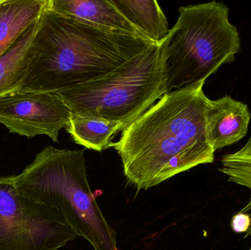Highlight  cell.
Returning <instances> with one entry per match:
<instances>
[{
	"label": "cell",
	"instance_id": "obj_2",
	"mask_svg": "<svg viewBox=\"0 0 251 250\" xmlns=\"http://www.w3.org/2000/svg\"><path fill=\"white\" fill-rule=\"evenodd\" d=\"M155 44L60 14L48 2L16 91L57 92L76 88L114 71Z\"/></svg>",
	"mask_w": 251,
	"mask_h": 250
},
{
	"label": "cell",
	"instance_id": "obj_11",
	"mask_svg": "<svg viewBox=\"0 0 251 250\" xmlns=\"http://www.w3.org/2000/svg\"><path fill=\"white\" fill-rule=\"evenodd\" d=\"M122 16L147 39L159 44L169 32L162 9L154 0H110Z\"/></svg>",
	"mask_w": 251,
	"mask_h": 250
},
{
	"label": "cell",
	"instance_id": "obj_9",
	"mask_svg": "<svg viewBox=\"0 0 251 250\" xmlns=\"http://www.w3.org/2000/svg\"><path fill=\"white\" fill-rule=\"evenodd\" d=\"M49 7L97 27L147 39L122 16L110 0H49Z\"/></svg>",
	"mask_w": 251,
	"mask_h": 250
},
{
	"label": "cell",
	"instance_id": "obj_7",
	"mask_svg": "<svg viewBox=\"0 0 251 250\" xmlns=\"http://www.w3.org/2000/svg\"><path fill=\"white\" fill-rule=\"evenodd\" d=\"M72 112L56 92H14L0 97V124L28 139L45 135L58 142Z\"/></svg>",
	"mask_w": 251,
	"mask_h": 250
},
{
	"label": "cell",
	"instance_id": "obj_15",
	"mask_svg": "<svg viewBox=\"0 0 251 250\" xmlns=\"http://www.w3.org/2000/svg\"><path fill=\"white\" fill-rule=\"evenodd\" d=\"M251 226L250 217L242 211L235 214L231 220V228L235 233H246L250 229Z\"/></svg>",
	"mask_w": 251,
	"mask_h": 250
},
{
	"label": "cell",
	"instance_id": "obj_12",
	"mask_svg": "<svg viewBox=\"0 0 251 250\" xmlns=\"http://www.w3.org/2000/svg\"><path fill=\"white\" fill-rule=\"evenodd\" d=\"M66 129L78 145L101 152L110 148L113 136L123 127L116 122L72 113Z\"/></svg>",
	"mask_w": 251,
	"mask_h": 250
},
{
	"label": "cell",
	"instance_id": "obj_1",
	"mask_svg": "<svg viewBox=\"0 0 251 250\" xmlns=\"http://www.w3.org/2000/svg\"><path fill=\"white\" fill-rule=\"evenodd\" d=\"M205 82L165 94L122 131L110 147L122 159L126 180L150 189L176 175L214 161L206 134Z\"/></svg>",
	"mask_w": 251,
	"mask_h": 250
},
{
	"label": "cell",
	"instance_id": "obj_13",
	"mask_svg": "<svg viewBox=\"0 0 251 250\" xmlns=\"http://www.w3.org/2000/svg\"><path fill=\"white\" fill-rule=\"evenodd\" d=\"M38 21L22 34L14 45L0 57V97L16 91L22 82L27 66L28 51L36 32Z\"/></svg>",
	"mask_w": 251,
	"mask_h": 250
},
{
	"label": "cell",
	"instance_id": "obj_4",
	"mask_svg": "<svg viewBox=\"0 0 251 250\" xmlns=\"http://www.w3.org/2000/svg\"><path fill=\"white\" fill-rule=\"evenodd\" d=\"M176 23L159 44L165 94L206 82L235 60L241 38L229 9L216 1L178 9Z\"/></svg>",
	"mask_w": 251,
	"mask_h": 250
},
{
	"label": "cell",
	"instance_id": "obj_14",
	"mask_svg": "<svg viewBox=\"0 0 251 250\" xmlns=\"http://www.w3.org/2000/svg\"><path fill=\"white\" fill-rule=\"evenodd\" d=\"M220 171L226 176L228 182L247 188L250 191L248 204L240 211L247 214L251 220V136L241 149L222 157ZM251 236V226L245 238Z\"/></svg>",
	"mask_w": 251,
	"mask_h": 250
},
{
	"label": "cell",
	"instance_id": "obj_8",
	"mask_svg": "<svg viewBox=\"0 0 251 250\" xmlns=\"http://www.w3.org/2000/svg\"><path fill=\"white\" fill-rule=\"evenodd\" d=\"M251 114L244 103L225 95L209 100L206 111L208 142L214 151L233 145L248 133Z\"/></svg>",
	"mask_w": 251,
	"mask_h": 250
},
{
	"label": "cell",
	"instance_id": "obj_16",
	"mask_svg": "<svg viewBox=\"0 0 251 250\" xmlns=\"http://www.w3.org/2000/svg\"><path fill=\"white\" fill-rule=\"evenodd\" d=\"M251 250V248H250V250Z\"/></svg>",
	"mask_w": 251,
	"mask_h": 250
},
{
	"label": "cell",
	"instance_id": "obj_10",
	"mask_svg": "<svg viewBox=\"0 0 251 250\" xmlns=\"http://www.w3.org/2000/svg\"><path fill=\"white\" fill-rule=\"evenodd\" d=\"M49 0H0V57L39 20Z\"/></svg>",
	"mask_w": 251,
	"mask_h": 250
},
{
	"label": "cell",
	"instance_id": "obj_5",
	"mask_svg": "<svg viewBox=\"0 0 251 250\" xmlns=\"http://www.w3.org/2000/svg\"><path fill=\"white\" fill-rule=\"evenodd\" d=\"M56 93L72 114L116 122L124 130L165 94L160 47L155 44L109 74Z\"/></svg>",
	"mask_w": 251,
	"mask_h": 250
},
{
	"label": "cell",
	"instance_id": "obj_3",
	"mask_svg": "<svg viewBox=\"0 0 251 250\" xmlns=\"http://www.w3.org/2000/svg\"><path fill=\"white\" fill-rule=\"evenodd\" d=\"M84 152L48 145L13 181L24 196L57 211L94 250H119L90 186Z\"/></svg>",
	"mask_w": 251,
	"mask_h": 250
},
{
	"label": "cell",
	"instance_id": "obj_6",
	"mask_svg": "<svg viewBox=\"0 0 251 250\" xmlns=\"http://www.w3.org/2000/svg\"><path fill=\"white\" fill-rule=\"evenodd\" d=\"M76 237L57 211L21 194L13 176L0 177V250H57Z\"/></svg>",
	"mask_w": 251,
	"mask_h": 250
}]
</instances>
